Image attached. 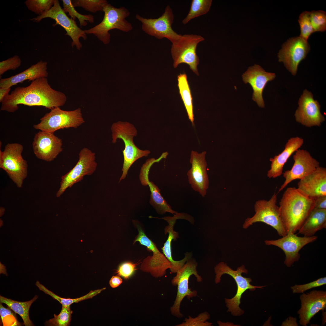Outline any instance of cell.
<instances>
[{
	"label": "cell",
	"instance_id": "obj_14",
	"mask_svg": "<svg viewBox=\"0 0 326 326\" xmlns=\"http://www.w3.org/2000/svg\"><path fill=\"white\" fill-rule=\"evenodd\" d=\"M46 18H50L54 20L56 23L53 25L54 26L59 25L62 27L66 31V35L69 36L72 40L71 43L72 47L75 46L78 50H80L82 45L80 41V39L82 38L86 40L87 38V34L84 30H82L78 26L75 20L67 16L61 8L58 0H55L53 5L49 11L31 20L39 22Z\"/></svg>",
	"mask_w": 326,
	"mask_h": 326
},
{
	"label": "cell",
	"instance_id": "obj_49",
	"mask_svg": "<svg viewBox=\"0 0 326 326\" xmlns=\"http://www.w3.org/2000/svg\"><path fill=\"white\" fill-rule=\"evenodd\" d=\"M5 209L3 207H0V216H2L4 214Z\"/></svg>",
	"mask_w": 326,
	"mask_h": 326
},
{
	"label": "cell",
	"instance_id": "obj_21",
	"mask_svg": "<svg viewBox=\"0 0 326 326\" xmlns=\"http://www.w3.org/2000/svg\"><path fill=\"white\" fill-rule=\"evenodd\" d=\"M301 306L297 311L299 324L307 326L311 319L319 311L326 307V291L313 290L300 296Z\"/></svg>",
	"mask_w": 326,
	"mask_h": 326
},
{
	"label": "cell",
	"instance_id": "obj_22",
	"mask_svg": "<svg viewBox=\"0 0 326 326\" xmlns=\"http://www.w3.org/2000/svg\"><path fill=\"white\" fill-rule=\"evenodd\" d=\"M275 77L274 73L266 72L257 64L249 67L242 75L244 82L249 83L253 89L252 100L260 107L264 108L265 106L262 94L266 85L268 82L273 80Z\"/></svg>",
	"mask_w": 326,
	"mask_h": 326
},
{
	"label": "cell",
	"instance_id": "obj_18",
	"mask_svg": "<svg viewBox=\"0 0 326 326\" xmlns=\"http://www.w3.org/2000/svg\"><path fill=\"white\" fill-rule=\"evenodd\" d=\"M294 163L291 169L283 173L285 180L278 193L282 191L292 181L301 179L320 167L319 162L306 150L299 149L293 155Z\"/></svg>",
	"mask_w": 326,
	"mask_h": 326
},
{
	"label": "cell",
	"instance_id": "obj_25",
	"mask_svg": "<svg viewBox=\"0 0 326 326\" xmlns=\"http://www.w3.org/2000/svg\"><path fill=\"white\" fill-rule=\"evenodd\" d=\"M304 143V140L299 137L290 138L286 143L285 149L280 154L270 158V169L267 175L269 178H276L283 173V167L291 155L299 149Z\"/></svg>",
	"mask_w": 326,
	"mask_h": 326
},
{
	"label": "cell",
	"instance_id": "obj_45",
	"mask_svg": "<svg viewBox=\"0 0 326 326\" xmlns=\"http://www.w3.org/2000/svg\"><path fill=\"white\" fill-rule=\"evenodd\" d=\"M314 208L326 209V196H320L315 199Z\"/></svg>",
	"mask_w": 326,
	"mask_h": 326
},
{
	"label": "cell",
	"instance_id": "obj_38",
	"mask_svg": "<svg viewBox=\"0 0 326 326\" xmlns=\"http://www.w3.org/2000/svg\"><path fill=\"white\" fill-rule=\"evenodd\" d=\"M106 288L91 291L82 297L76 299L64 298L61 297L55 294L51 291L50 292L49 294L54 299L57 300L62 306H69L74 303H78L80 301L91 298L100 293Z\"/></svg>",
	"mask_w": 326,
	"mask_h": 326
},
{
	"label": "cell",
	"instance_id": "obj_8",
	"mask_svg": "<svg viewBox=\"0 0 326 326\" xmlns=\"http://www.w3.org/2000/svg\"><path fill=\"white\" fill-rule=\"evenodd\" d=\"M277 193H274L269 200H259L254 205L255 213L245 220L243 227L248 228L253 224L260 222L274 228L278 235L282 237L286 234L280 216L279 207L277 205Z\"/></svg>",
	"mask_w": 326,
	"mask_h": 326
},
{
	"label": "cell",
	"instance_id": "obj_36",
	"mask_svg": "<svg viewBox=\"0 0 326 326\" xmlns=\"http://www.w3.org/2000/svg\"><path fill=\"white\" fill-rule=\"evenodd\" d=\"M311 23L314 32H323L326 30V13L321 10L310 12Z\"/></svg>",
	"mask_w": 326,
	"mask_h": 326
},
{
	"label": "cell",
	"instance_id": "obj_41",
	"mask_svg": "<svg viewBox=\"0 0 326 326\" xmlns=\"http://www.w3.org/2000/svg\"><path fill=\"white\" fill-rule=\"evenodd\" d=\"M326 284V277L319 278L308 283L291 286L290 288L293 294L303 293L306 291L314 288L320 287Z\"/></svg>",
	"mask_w": 326,
	"mask_h": 326
},
{
	"label": "cell",
	"instance_id": "obj_32",
	"mask_svg": "<svg viewBox=\"0 0 326 326\" xmlns=\"http://www.w3.org/2000/svg\"><path fill=\"white\" fill-rule=\"evenodd\" d=\"M62 8L64 11L68 13L71 18L75 20L76 18L78 20L81 27L85 26L88 24L87 21L90 23L94 22V16L91 14H82L78 13L75 8L71 0H62Z\"/></svg>",
	"mask_w": 326,
	"mask_h": 326
},
{
	"label": "cell",
	"instance_id": "obj_23",
	"mask_svg": "<svg viewBox=\"0 0 326 326\" xmlns=\"http://www.w3.org/2000/svg\"><path fill=\"white\" fill-rule=\"evenodd\" d=\"M172 217L167 216L162 219L166 220L168 225L165 228V234L168 233V239L161 248L163 254L170 262L171 266L169 268L172 273H176L185 264L187 261L191 257L192 254L191 252H186L184 257L179 261L174 260L172 256L171 250L172 241H176L179 238L178 233L174 230V225L177 219H186L187 218L186 213H177L174 215Z\"/></svg>",
	"mask_w": 326,
	"mask_h": 326
},
{
	"label": "cell",
	"instance_id": "obj_1",
	"mask_svg": "<svg viewBox=\"0 0 326 326\" xmlns=\"http://www.w3.org/2000/svg\"><path fill=\"white\" fill-rule=\"evenodd\" d=\"M66 100L64 93L51 87L47 78H41L26 87L15 88L1 103L0 110L14 112L18 110L20 104L43 106L51 110L63 106Z\"/></svg>",
	"mask_w": 326,
	"mask_h": 326
},
{
	"label": "cell",
	"instance_id": "obj_12",
	"mask_svg": "<svg viewBox=\"0 0 326 326\" xmlns=\"http://www.w3.org/2000/svg\"><path fill=\"white\" fill-rule=\"evenodd\" d=\"M136 227L138 234L135 238L133 244L139 242L153 253L152 256H148L144 259L141 265L140 270L150 273L155 278L164 276L166 274V270L171 267L170 262L164 254L159 251L155 243L146 235L142 227L138 224L136 225Z\"/></svg>",
	"mask_w": 326,
	"mask_h": 326
},
{
	"label": "cell",
	"instance_id": "obj_39",
	"mask_svg": "<svg viewBox=\"0 0 326 326\" xmlns=\"http://www.w3.org/2000/svg\"><path fill=\"white\" fill-rule=\"evenodd\" d=\"M210 315L208 312H205L200 314L197 317L192 318L189 316L185 318L184 321L176 326H211L212 323L207 321L209 319Z\"/></svg>",
	"mask_w": 326,
	"mask_h": 326
},
{
	"label": "cell",
	"instance_id": "obj_33",
	"mask_svg": "<svg viewBox=\"0 0 326 326\" xmlns=\"http://www.w3.org/2000/svg\"><path fill=\"white\" fill-rule=\"evenodd\" d=\"M71 2L74 7H81L92 13L103 11L105 5L108 3L106 0H72Z\"/></svg>",
	"mask_w": 326,
	"mask_h": 326
},
{
	"label": "cell",
	"instance_id": "obj_37",
	"mask_svg": "<svg viewBox=\"0 0 326 326\" xmlns=\"http://www.w3.org/2000/svg\"><path fill=\"white\" fill-rule=\"evenodd\" d=\"M310 14L309 11L303 12L300 15L298 20L300 30L299 37L307 41L314 32L310 21Z\"/></svg>",
	"mask_w": 326,
	"mask_h": 326
},
{
	"label": "cell",
	"instance_id": "obj_5",
	"mask_svg": "<svg viewBox=\"0 0 326 326\" xmlns=\"http://www.w3.org/2000/svg\"><path fill=\"white\" fill-rule=\"evenodd\" d=\"M216 274L215 282L218 284L220 282L221 277L224 274L231 276L235 280L237 285V292L235 296L230 299H225L226 305L228 308V312L235 316L243 314L244 311L239 307L241 299L243 294L247 290L254 291L256 288L263 289L265 286H256L250 284L252 280L250 278L243 277L242 273H247L248 270L244 265L238 267L234 270L227 265L226 263L221 262L217 264L214 268Z\"/></svg>",
	"mask_w": 326,
	"mask_h": 326
},
{
	"label": "cell",
	"instance_id": "obj_13",
	"mask_svg": "<svg viewBox=\"0 0 326 326\" xmlns=\"http://www.w3.org/2000/svg\"><path fill=\"white\" fill-rule=\"evenodd\" d=\"M136 18L141 22L142 29L144 32L158 39L166 38L172 43L182 35L172 29L174 16L172 9L168 5L163 14L158 18H146L138 14L136 15Z\"/></svg>",
	"mask_w": 326,
	"mask_h": 326
},
{
	"label": "cell",
	"instance_id": "obj_47",
	"mask_svg": "<svg viewBox=\"0 0 326 326\" xmlns=\"http://www.w3.org/2000/svg\"><path fill=\"white\" fill-rule=\"evenodd\" d=\"M297 319L295 317L289 316L281 324L282 326H298Z\"/></svg>",
	"mask_w": 326,
	"mask_h": 326
},
{
	"label": "cell",
	"instance_id": "obj_27",
	"mask_svg": "<svg viewBox=\"0 0 326 326\" xmlns=\"http://www.w3.org/2000/svg\"><path fill=\"white\" fill-rule=\"evenodd\" d=\"M326 228V209L314 208L298 231V234L306 237L312 236Z\"/></svg>",
	"mask_w": 326,
	"mask_h": 326
},
{
	"label": "cell",
	"instance_id": "obj_3",
	"mask_svg": "<svg viewBox=\"0 0 326 326\" xmlns=\"http://www.w3.org/2000/svg\"><path fill=\"white\" fill-rule=\"evenodd\" d=\"M103 11L104 15L102 21L93 27L84 30L86 34L94 35L106 45L110 41V30L117 29L128 32L133 29L132 24L126 20L130 13L125 7L117 8L108 3L104 6Z\"/></svg>",
	"mask_w": 326,
	"mask_h": 326
},
{
	"label": "cell",
	"instance_id": "obj_16",
	"mask_svg": "<svg viewBox=\"0 0 326 326\" xmlns=\"http://www.w3.org/2000/svg\"><path fill=\"white\" fill-rule=\"evenodd\" d=\"M317 236H299L295 233H289L276 240H266L265 244L273 245L282 249L285 255L284 261L288 267H291L300 257V250L307 245L313 242L318 238Z\"/></svg>",
	"mask_w": 326,
	"mask_h": 326
},
{
	"label": "cell",
	"instance_id": "obj_24",
	"mask_svg": "<svg viewBox=\"0 0 326 326\" xmlns=\"http://www.w3.org/2000/svg\"><path fill=\"white\" fill-rule=\"evenodd\" d=\"M300 180L297 188L307 196L315 200L326 196V168L320 166Z\"/></svg>",
	"mask_w": 326,
	"mask_h": 326
},
{
	"label": "cell",
	"instance_id": "obj_20",
	"mask_svg": "<svg viewBox=\"0 0 326 326\" xmlns=\"http://www.w3.org/2000/svg\"><path fill=\"white\" fill-rule=\"evenodd\" d=\"M62 141L54 133L40 130L35 135L32 142L34 152L38 158L50 162L62 151Z\"/></svg>",
	"mask_w": 326,
	"mask_h": 326
},
{
	"label": "cell",
	"instance_id": "obj_34",
	"mask_svg": "<svg viewBox=\"0 0 326 326\" xmlns=\"http://www.w3.org/2000/svg\"><path fill=\"white\" fill-rule=\"evenodd\" d=\"M72 311L70 306H62L60 313L56 315H54V318L46 322V324L50 326H68L70 325Z\"/></svg>",
	"mask_w": 326,
	"mask_h": 326
},
{
	"label": "cell",
	"instance_id": "obj_29",
	"mask_svg": "<svg viewBox=\"0 0 326 326\" xmlns=\"http://www.w3.org/2000/svg\"><path fill=\"white\" fill-rule=\"evenodd\" d=\"M178 86L181 99L187 111L188 118L193 124L194 115L192 97L187 80L186 75L180 74L177 76Z\"/></svg>",
	"mask_w": 326,
	"mask_h": 326
},
{
	"label": "cell",
	"instance_id": "obj_6",
	"mask_svg": "<svg viewBox=\"0 0 326 326\" xmlns=\"http://www.w3.org/2000/svg\"><path fill=\"white\" fill-rule=\"evenodd\" d=\"M24 147L17 143H9L0 150V168L18 188H21L28 174L27 161L22 155Z\"/></svg>",
	"mask_w": 326,
	"mask_h": 326
},
{
	"label": "cell",
	"instance_id": "obj_46",
	"mask_svg": "<svg viewBox=\"0 0 326 326\" xmlns=\"http://www.w3.org/2000/svg\"><path fill=\"white\" fill-rule=\"evenodd\" d=\"M122 282V279L120 276H113L109 281V284L112 288H115L118 286Z\"/></svg>",
	"mask_w": 326,
	"mask_h": 326
},
{
	"label": "cell",
	"instance_id": "obj_4",
	"mask_svg": "<svg viewBox=\"0 0 326 326\" xmlns=\"http://www.w3.org/2000/svg\"><path fill=\"white\" fill-rule=\"evenodd\" d=\"M111 130L112 142L115 143L118 139H121L125 145V149L122 151L123 163L120 182L126 177L129 168L135 161L140 158L148 156L150 152L148 149H139L134 143L133 138L137 135V131L132 124L119 121L112 124Z\"/></svg>",
	"mask_w": 326,
	"mask_h": 326
},
{
	"label": "cell",
	"instance_id": "obj_43",
	"mask_svg": "<svg viewBox=\"0 0 326 326\" xmlns=\"http://www.w3.org/2000/svg\"><path fill=\"white\" fill-rule=\"evenodd\" d=\"M22 61L20 57L15 55L0 62V75L9 70H15L19 67Z\"/></svg>",
	"mask_w": 326,
	"mask_h": 326
},
{
	"label": "cell",
	"instance_id": "obj_15",
	"mask_svg": "<svg viewBox=\"0 0 326 326\" xmlns=\"http://www.w3.org/2000/svg\"><path fill=\"white\" fill-rule=\"evenodd\" d=\"M310 50L308 41L299 36L291 38L283 44L278 53L279 61L283 62L288 70L295 75L299 64Z\"/></svg>",
	"mask_w": 326,
	"mask_h": 326
},
{
	"label": "cell",
	"instance_id": "obj_9",
	"mask_svg": "<svg viewBox=\"0 0 326 326\" xmlns=\"http://www.w3.org/2000/svg\"><path fill=\"white\" fill-rule=\"evenodd\" d=\"M198 264L196 260L190 258L188 260L182 267L176 273V275L171 281L173 286H177V290L176 297L172 306L170 308L171 314L175 317L181 318L183 315L180 311L181 303L185 297L189 299L196 297L197 293L196 290H191L189 288V280L192 275H194L199 282L203 280L202 277L198 273L197 267Z\"/></svg>",
	"mask_w": 326,
	"mask_h": 326
},
{
	"label": "cell",
	"instance_id": "obj_19",
	"mask_svg": "<svg viewBox=\"0 0 326 326\" xmlns=\"http://www.w3.org/2000/svg\"><path fill=\"white\" fill-rule=\"evenodd\" d=\"M206 153V151L200 153L194 151H191L190 159L191 167L187 173L188 182L191 188L202 197L206 196L209 184L205 159Z\"/></svg>",
	"mask_w": 326,
	"mask_h": 326
},
{
	"label": "cell",
	"instance_id": "obj_26",
	"mask_svg": "<svg viewBox=\"0 0 326 326\" xmlns=\"http://www.w3.org/2000/svg\"><path fill=\"white\" fill-rule=\"evenodd\" d=\"M47 63L40 60L24 71L10 77L1 78L0 88H10L26 80L32 81L41 78H47Z\"/></svg>",
	"mask_w": 326,
	"mask_h": 326
},
{
	"label": "cell",
	"instance_id": "obj_11",
	"mask_svg": "<svg viewBox=\"0 0 326 326\" xmlns=\"http://www.w3.org/2000/svg\"><path fill=\"white\" fill-rule=\"evenodd\" d=\"M95 154L89 149L84 147L80 151L78 160L74 167L62 176L60 186L56 197H60L68 188L81 181L86 175H91L96 171L97 163Z\"/></svg>",
	"mask_w": 326,
	"mask_h": 326
},
{
	"label": "cell",
	"instance_id": "obj_28",
	"mask_svg": "<svg viewBox=\"0 0 326 326\" xmlns=\"http://www.w3.org/2000/svg\"><path fill=\"white\" fill-rule=\"evenodd\" d=\"M35 296L30 300L26 302H19L1 296H0L1 303L6 304L16 313L19 314L22 318L25 326H33L29 316V310L33 303L37 298Z\"/></svg>",
	"mask_w": 326,
	"mask_h": 326
},
{
	"label": "cell",
	"instance_id": "obj_31",
	"mask_svg": "<svg viewBox=\"0 0 326 326\" xmlns=\"http://www.w3.org/2000/svg\"><path fill=\"white\" fill-rule=\"evenodd\" d=\"M212 2V0H192L188 13L182 21L183 24H185L192 19L206 14Z\"/></svg>",
	"mask_w": 326,
	"mask_h": 326
},
{
	"label": "cell",
	"instance_id": "obj_48",
	"mask_svg": "<svg viewBox=\"0 0 326 326\" xmlns=\"http://www.w3.org/2000/svg\"><path fill=\"white\" fill-rule=\"evenodd\" d=\"M11 89V87L0 88V102L1 103L5 97L8 94Z\"/></svg>",
	"mask_w": 326,
	"mask_h": 326
},
{
	"label": "cell",
	"instance_id": "obj_30",
	"mask_svg": "<svg viewBox=\"0 0 326 326\" xmlns=\"http://www.w3.org/2000/svg\"><path fill=\"white\" fill-rule=\"evenodd\" d=\"M151 192L149 203L160 214H163L168 212L173 215L177 213L172 209L160 193V190L152 182L149 181L148 183Z\"/></svg>",
	"mask_w": 326,
	"mask_h": 326
},
{
	"label": "cell",
	"instance_id": "obj_2",
	"mask_svg": "<svg viewBox=\"0 0 326 326\" xmlns=\"http://www.w3.org/2000/svg\"><path fill=\"white\" fill-rule=\"evenodd\" d=\"M315 200L295 187L287 188L279 203L280 216L286 234L298 231L314 208Z\"/></svg>",
	"mask_w": 326,
	"mask_h": 326
},
{
	"label": "cell",
	"instance_id": "obj_42",
	"mask_svg": "<svg viewBox=\"0 0 326 326\" xmlns=\"http://www.w3.org/2000/svg\"><path fill=\"white\" fill-rule=\"evenodd\" d=\"M9 308L4 307L0 304V315L3 326H18L20 324L17 320L15 315Z\"/></svg>",
	"mask_w": 326,
	"mask_h": 326
},
{
	"label": "cell",
	"instance_id": "obj_40",
	"mask_svg": "<svg viewBox=\"0 0 326 326\" xmlns=\"http://www.w3.org/2000/svg\"><path fill=\"white\" fill-rule=\"evenodd\" d=\"M168 155L167 152H163L161 155L158 159L154 158L148 159L145 162L143 165L141 167L140 171L139 178L141 183L144 186L148 185V183L149 181L148 178V174L150 167L155 162H158L162 158H165Z\"/></svg>",
	"mask_w": 326,
	"mask_h": 326
},
{
	"label": "cell",
	"instance_id": "obj_7",
	"mask_svg": "<svg viewBox=\"0 0 326 326\" xmlns=\"http://www.w3.org/2000/svg\"><path fill=\"white\" fill-rule=\"evenodd\" d=\"M40 122L33 125L37 129L54 133L61 129L77 128L85 122L81 109L71 111L62 110L60 107L50 110L40 119Z\"/></svg>",
	"mask_w": 326,
	"mask_h": 326
},
{
	"label": "cell",
	"instance_id": "obj_44",
	"mask_svg": "<svg viewBox=\"0 0 326 326\" xmlns=\"http://www.w3.org/2000/svg\"><path fill=\"white\" fill-rule=\"evenodd\" d=\"M136 264L130 262H126L120 264L116 272L117 275L127 279L133 274L136 269Z\"/></svg>",
	"mask_w": 326,
	"mask_h": 326
},
{
	"label": "cell",
	"instance_id": "obj_17",
	"mask_svg": "<svg viewBox=\"0 0 326 326\" xmlns=\"http://www.w3.org/2000/svg\"><path fill=\"white\" fill-rule=\"evenodd\" d=\"M299 107L294 115L296 121L307 127L319 126L325 121L320 111L321 106L314 99L312 93L304 90L298 101Z\"/></svg>",
	"mask_w": 326,
	"mask_h": 326
},
{
	"label": "cell",
	"instance_id": "obj_10",
	"mask_svg": "<svg viewBox=\"0 0 326 326\" xmlns=\"http://www.w3.org/2000/svg\"><path fill=\"white\" fill-rule=\"evenodd\" d=\"M204 40V38L200 35L186 34L182 35L172 43L171 50L174 67H177L181 63H186L193 72L198 75L197 67L199 59L196 49L198 43Z\"/></svg>",
	"mask_w": 326,
	"mask_h": 326
},
{
	"label": "cell",
	"instance_id": "obj_35",
	"mask_svg": "<svg viewBox=\"0 0 326 326\" xmlns=\"http://www.w3.org/2000/svg\"><path fill=\"white\" fill-rule=\"evenodd\" d=\"M55 0H27L25 4L30 10L40 15L50 10Z\"/></svg>",
	"mask_w": 326,
	"mask_h": 326
}]
</instances>
